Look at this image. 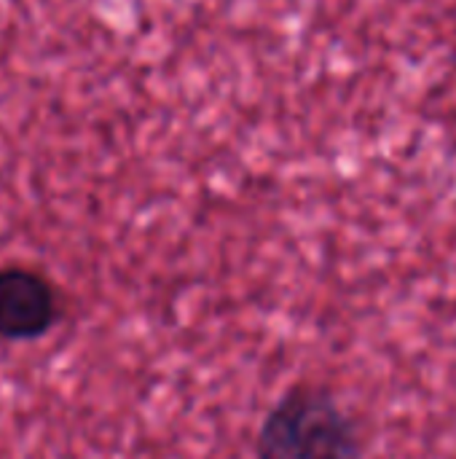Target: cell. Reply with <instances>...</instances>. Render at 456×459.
Returning a JSON list of instances; mask_svg holds the SVG:
<instances>
[{"label":"cell","instance_id":"1","mask_svg":"<svg viewBox=\"0 0 456 459\" xmlns=\"http://www.w3.org/2000/svg\"><path fill=\"white\" fill-rule=\"evenodd\" d=\"M363 430L339 398L309 382L288 387L266 411L255 459H360Z\"/></svg>","mask_w":456,"mask_h":459},{"label":"cell","instance_id":"2","mask_svg":"<svg viewBox=\"0 0 456 459\" xmlns=\"http://www.w3.org/2000/svg\"><path fill=\"white\" fill-rule=\"evenodd\" d=\"M62 315V293L46 272L27 264L0 266V342H40Z\"/></svg>","mask_w":456,"mask_h":459}]
</instances>
